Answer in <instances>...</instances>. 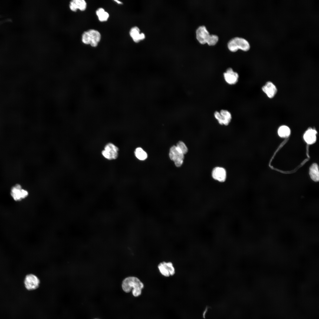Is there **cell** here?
Returning <instances> with one entry per match:
<instances>
[{
    "instance_id": "obj_19",
    "label": "cell",
    "mask_w": 319,
    "mask_h": 319,
    "mask_svg": "<svg viewBox=\"0 0 319 319\" xmlns=\"http://www.w3.org/2000/svg\"><path fill=\"white\" fill-rule=\"evenodd\" d=\"M290 133V131L289 128L286 126H280L278 130V134L279 136L282 137H285L288 136Z\"/></svg>"
},
{
    "instance_id": "obj_10",
    "label": "cell",
    "mask_w": 319,
    "mask_h": 319,
    "mask_svg": "<svg viewBox=\"0 0 319 319\" xmlns=\"http://www.w3.org/2000/svg\"><path fill=\"white\" fill-rule=\"evenodd\" d=\"M24 284L25 288L28 290H34L39 287L40 281L38 278L35 275L30 274L25 276Z\"/></svg>"
},
{
    "instance_id": "obj_18",
    "label": "cell",
    "mask_w": 319,
    "mask_h": 319,
    "mask_svg": "<svg viewBox=\"0 0 319 319\" xmlns=\"http://www.w3.org/2000/svg\"><path fill=\"white\" fill-rule=\"evenodd\" d=\"M96 14L99 20L101 22L107 21L109 17L108 13L102 8L98 9L96 12Z\"/></svg>"
},
{
    "instance_id": "obj_8",
    "label": "cell",
    "mask_w": 319,
    "mask_h": 319,
    "mask_svg": "<svg viewBox=\"0 0 319 319\" xmlns=\"http://www.w3.org/2000/svg\"><path fill=\"white\" fill-rule=\"evenodd\" d=\"M169 156L170 159L173 161L176 166L179 167L182 165L184 159V154L176 146H173L171 147Z\"/></svg>"
},
{
    "instance_id": "obj_22",
    "label": "cell",
    "mask_w": 319,
    "mask_h": 319,
    "mask_svg": "<svg viewBox=\"0 0 319 319\" xmlns=\"http://www.w3.org/2000/svg\"><path fill=\"white\" fill-rule=\"evenodd\" d=\"M114 1H115V2H116L117 3H118V4H122V2H121V1H118V0H114Z\"/></svg>"
},
{
    "instance_id": "obj_11",
    "label": "cell",
    "mask_w": 319,
    "mask_h": 319,
    "mask_svg": "<svg viewBox=\"0 0 319 319\" xmlns=\"http://www.w3.org/2000/svg\"><path fill=\"white\" fill-rule=\"evenodd\" d=\"M102 152V155L106 158L111 160L116 159L118 157V148L113 144L110 143L105 147Z\"/></svg>"
},
{
    "instance_id": "obj_16",
    "label": "cell",
    "mask_w": 319,
    "mask_h": 319,
    "mask_svg": "<svg viewBox=\"0 0 319 319\" xmlns=\"http://www.w3.org/2000/svg\"><path fill=\"white\" fill-rule=\"evenodd\" d=\"M316 131L312 129H309L307 131L303 136L305 141L307 144H311L314 143L316 140Z\"/></svg>"
},
{
    "instance_id": "obj_6",
    "label": "cell",
    "mask_w": 319,
    "mask_h": 319,
    "mask_svg": "<svg viewBox=\"0 0 319 319\" xmlns=\"http://www.w3.org/2000/svg\"><path fill=\"white\" fill-rule=\"evenodd\" d=\"M10 195L13 199L15 201H21L29 195L28 191L23 188L19 184H16L12 187L10 190Z\"/></svg>"
},
{
    "instance_id": "obj_17",
    "label": "cell",
    "mask_w": 319,
    "mask_h": 319,
    "mask_svg": "<svg viewBox=\"0 0 319 319\" xmlns=\"http://www.w3.org/2000/svg\"><path fill=\"white\" fill-rule=\"evenodd\" d=\"M309 174L312 179L315 182L318 181L319 179L318 167L316 163L313 164L310 167Z\"/></svg>"
},
{
    "instance_id": "obj_12",
    "label": "cell",
    "mask_w": 319,
    "mask_h": 319,
    "mask_svg": "<svg viewBox=\"0 0 319 319\" xmlns=\"http://www.w3.org/2000/svg\"><path fill=\"white\" fill-rule=\"evenodd\" d=\"M225 82L230 85H234L238 82L239 76L237 73L234 71L231 68H228L223 73Z\"/></svg>"
},
{
    "instance_id": "obj_14",
    "label": "cell",
    "mask_w": 319,
    "mask_h": 319,
    "mask_svg": "<svg viewBox=\"0 0 319 319\" xmlns=\"http://www.w3.org/2000/svg\"><path fill=\"white\" fill-rule=\"evenodd\" d=\"M69 7L73 12H76L78 9L83 11L86 9L87 4L84 0H73L70 2Z\"/></svg>"
},
{
    "instance_id": "obj_5",
    "label": "cell",
    "mask_w": 319,
    "mask_h": 319,
    "mask_svg": "<svg viewBox=\"0 0 319 319\" xmlns=\"http://www.w3.org/2000/svg\"><path fill=\"white\" fill-rule=\"evenodd\" d=\"M157 268L160 274L165 277L172 276L175 274V267L171 261L161 262L158 264Z\"/></svg>"
},
{
    "instance_id": "obj_4",
    "label": "cell",
    "mask_w": 319,
    "mask_h": 319,
    "mask_svg": "<svg viewBox=\"0 0 319 319\" xmlns=\"http://www.w3.org/2000/svg\"><path fill=\"white\" fill-rule=\"evenodd\" d=\"M196 34L197 39L201 44L207 43L211 45L214 42V35H210L204 26L199 27L196 30Z\"/></svg>"
},
{
    "instance_id": "obj_21",
    "label": "cell",
    "mask_w": 319,
    "mask_h": 319,
    "mask_svg": "<svg viewBox=\"0 0 319 319\" xmlns=\"http://www.w3.org/2000/svg\"><path fill=\"white\" fill-rule=\"evenodd\" d=\"M176 146L184 154H186L188 151V149L186 146L182 141H179L177 143Z\"/></svg>"
},
{
    "instance_id": "obj_9",
    "label": "cell",
    "mask_w": 319,
    "mask_h": 319,
    "mask_svg": "<svg viewBox=\"0 0 319 319\" xmlns=\"http://www.w3.org/2000/svg\"><path fill=\"white\" fill-rule=\"evenodd\" d=\"M211 176L214 180L219 183H224L226 180L227 177V171L223 167H215L212 170Z\"/></svg>"
},
{
    "instance_id": "obj_13",
    "label": "cell",
    "mask_w": 319,
    "mask_h": 319,
    "mask_svg": "<svg viewBox=\"0 0 319 319\" xmlns=\"http://www.w3.org/2000/svg\"><path fill=\"white\" fill-rule=\"evenodd\" d=\"M262 89L268 97L270 98H273L277 92L276 87L272 82L270 81L267 82L262 87Z\"/></svg>"
},
{
    "instance_id": "obj_15",
    "label": "cell",
    "mask_w": 319,
    "mask_h": 319,
    "mask_svg": "<svg viewBox=\"0 0 319 319\" xmlns=\"http://www.w3.org/2000/svg\"><path fill=\"white\" fill-rule=\"evenodd\" d=\"M130 34L133 40L136 43L143 40L145 38L144 34L143 33H140V30L137 27H134L131 28Z\"/></svg>"
},
{
    "instance_id": "obj_7",
    "label": "cell",
    "mask_w": 319,
    "mask_h": 319,
    "mask_svg": "<svg viewBox=\"0 0 319 319\" xmlns=\"http://www.w3.org/2000/svg\"><path fill=\"white\" fill-rule=\"evenodd\" d=\"M214 116L219 124L221 125H228L232 119L230 112L224 109H222L220 112L215 111L214 113Z\"/></svg>"
},
{
    "instance_id": "obj_23",
    "label": "cell",
    "mask_w": 319,
    "mask_h": 319,
    "mask_svg": "<svg viewBox=\"0 0 319 319\" xmlns=\"http://www.w3.org/2000/svg\"></svg>"
},
{
    "instance_id": "obj_20",
    "label": "cell",
    "mask_w": 319,
    "mask_h": 319,
    "mask_svg": "<svg viewBox=\"0 0 319 319\" xmlns=\"http://www.w3.org/2000/svg\"><path fill=\"white\" fill-rule=\"evenodd\" d=\"M135 153L136 157L140 160H144L147 157V153L140 147H138L136 149Z\"/></svg>"
},
{
    "instance_id": "obj_1",
    "label": "cell",
    "mask_w": 319,
    "mask_h": 319,
    "mask_svg": "<svg viewBox=\"0 0 319 319\" xmlns=\"http://www.w3.org/2000/svg\"><path fill=\"white\" fill-rule=\"evenodd\" d=\"M144 287L142 282L139 278L135 276H129L126 278L123 281L122 284V289L126 293L130 292L133 288L132 294L135 297H138L141 294Z\"/></svg>"
},
{
    "instance_id": "obj_2",
    "label": "cell",
    "mask_w": 319,
    "mask_h": 319,
    "mask_svg": "<svg viewBox=\"0 0 319 319\" xmlns=\"http://www.w3.org/2000/svg\"><path fill=\"white\" fill-rule=\"evenodd\" d=\"M101 39L100 33L97 30L91 29L84 32L82 35V40L86 44H90L93 47H96Z\"/></svg>"
},
{
    "instance_id": "obj_3",
    "label": "cell",
    "mask_w": 319,
    "mask_h": 319,
    "mask_svg": "<svg viewBox=\"0 0 319 319\" xmlns=\"http://www.w3.org/2000/svg\"><path fill=\"white\" fill-rule=\"evenodd\" d=\"M228 47L232 52L236 51L240 49L245 51H248L250 48V44L245 39L238 37L232 38L228 43Z\"/></svg>"
}]
</instances>
